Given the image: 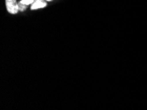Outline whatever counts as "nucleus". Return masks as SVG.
<instances>
[{
  "instance_id": "nucleus-1",
  "label": "nucleus",
  "mask_w": 147,
  "mask_h": 110,
  "mask_svg": "<svg viewBox=\"0 0 147 110\" xmlns=\"http://www.w3.org/2000/svg\"><path fill=\"white\" fill-rule=\"evenodd\" d=\"M5 4L7 10L11 14H17L19 11V5L16 0H11V1L6 0Z\"/></svg>"
},
{
  "instance_id": "nucleus-2",
  "label": "nucleus",
  "mask_w": 147,
  "mask_h": 110,
  "mask_svg": "<svg viewBox=\"0 0 147 110\" xmlns=\"http://www.w3.org/2000/svg\"><path fill=\"white\" fill-rule=\"evenodd\" d=\"M46 6H47V3H46L44 0H35L34 3H32V6H31V9H38L45 7Z\"/></svg>"
},
{
  "instance_id": "nucleus-3",
  "label": "nucleus",
  "mask_w": 147,
  "mask_h": 110,
  "mask_svg": "<svg viewBox=\"0 0 147 110\" xmlns=\"http://www.w3.org/2000/svg\"><path fill=\"white\" fill-rule=\"evenodd\" d=\"M18 5H19V11H24L26 9V8H27V5H24V4L22 3L21 1H19V3H18Z\"/></svg>"
},
{
  "instance_id": "nucleus-4",
  "label": "nucleus",
  "mask_w": 147,
  "mask_h": 110,
  "mask_svg": "<svg viewBox=\"0 0 147 110\" xmlns=\"http://www.w3.org/2000/svg\"><path fill=\"white\" fill-rule=\"evenodd\" d=\"M21 2L22 3L24 4V5H30V4H32L34 2V0H21Z\"/></svg>"
},
{
  "instance_id": "nucleus-5",
  "label": "nucleus",
  "mask_w": 147,
  "mask_h": 110,
  "mask_svg": "<svg viewBox=\"0 0 147 110\" xmlns=\"http://www.w3.org/2000/svg\"><path fill=\"white\" fill-rule=\"evenodd\" d=\"M46 1H52V0H46Z\"/></svg>"
},
{
  "instance_id": "nucleus-6",
  "label": "nucleus",
  "mask_w": 147,
  "mask_h": 110,
  "mask_svg": "<svg viewBox=\"0 0 147 110\" xmlns=\"http://www.w3.org/2000/svg\"><path fill=\"white\" fill-rule=\"evenodd\" d=\"M7 1H11V0H7Z\"/></svg>"
}]
</instances>
